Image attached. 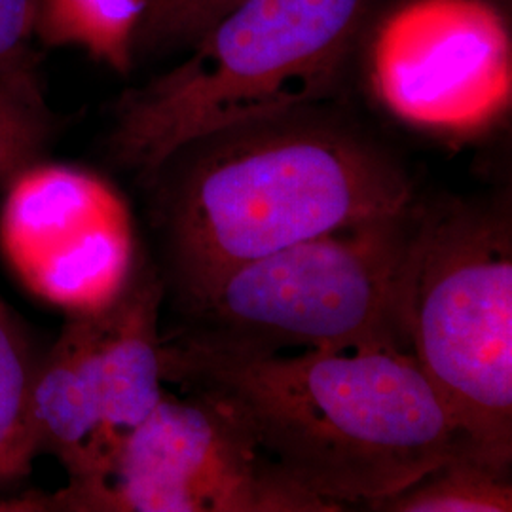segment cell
<instances>
[{"mask_svg": "<svg viewBox=\"0 0 512 512\" xmlns=\"http://www.w3.org/2000/svg\"><path fill=\"white\" fill-rule=\"evenodd\" d=\"M143 184L156 268L177 311L243 264L420 196L399 154L336 101L213 131Z\"/></svg>", "mask_w": 512, "mask_h": 512, "instance_id": "1", "label": "cell"}, {"mask_svg": "<svg viewBox=\"0 0 512 512\" xmlns=\"http://www.w3.org/2000/svg\"><path fill=\"white\" fill-rule=\"evenodd\" d=\"M164 382L220 404L294 484L344 505L397 494L467 444L410 353L296 355L162 334Z\"/></svg>", "mask_w": 512, "mask_h": 512, "instance_id": "2", "label": "cell"}, {"mask_svg": "<svg viewBox=\"0 0 512 512\" xmlns=\"http://www.w3.org/2000/svg\"><path fill=\"white\" fill-rule=\"evenodd\" d=\"M370 0H243L183 63L122 95L110 160L141 183L213 131L332 103Z\"/></svg>", "mask_w": 512, "mask_h": 512, "instance_id": "3", "label": "cell"}, {"mask_svg": "<svg viewBox=\"0 0 512 512\" xmlns=\"http://www.w3.org/2000/svg\"><path fill=\"white\" fill-rule=\"evenodd\" d=\"M408 349L467 446L512 465L509 202L420 198L404 277Z\"/></svg>", "mask_w": 512, "mask_h": 512, "instance_id": "4", "label": "cell"}, {"mask_svg": "<svg viewBox=\"0 0 512 512\" xmlns=\"http://www.w3.org/2000/svg\"><path fill=\"white\" fill-rule=\"evenodd\" d=\"M418 200L403 211L294 243L239 266L179 311L175 332L253 353H410L404 277Z\"/></svg>", "mask_w": 512, "mask_h": 512, "instance_id": "5", "label": "cell"}, {"mask_svg": "<svg viewBox=\"0 0 512 512\" xmlns=\"http://www.w3.org/2000/svg\"><path fill=\"white\" fill-rule=\"evenodd\" d=\"M0 512H336L283 475L220 404L167 397L118 440L109 469Z\"/></svg>", "mask_w": 512, "mask_h": 512, "instance_id": "6", "label": "cell"}, {"mask_svg": "<svg viewBox=\"0 0 512 512\" xmlns=\"http://www.w3.org/2000/svg\"><path fill=\"white\" fill-rule=\"evenodd\" d=\"M368 76L404 124L473 135L511 109V27L490 0H406L378 25Z\"/></svg>", "mask_w": 512, "mask_h": 512, "instance_id": "7", "label": "cell"}, {"mask_svg": "<svg viewBox=\"0 0 512 512\" xmlns=\"http://www.w3.org/2000/svg\"><path fill=\"white\" fill-rule=\"evenodd\" d=\"M2 192L0 253L19 283L67 317L109 308L139 258L118 190L88 169L40 160Z\"/></svg>", "mask_w": 512, "mask_h": 512, "instance_id": "8", "label": "cell"}, {"mask_svg": "<svg viewBox=\"0 0 512 512\" xmlns=\"http://www.w3.org/2000/svg\"><path fill=\"white\" fill-rule=\"evenodd\" d=\"M25 427L33 458L54 456L69 480L107 473L112 446L103 420L88 315H69L57 342L38 359Z\"/></svg>", "mask_w": 512, "mask_h": 512, "instance_id": "9", "label": "cell"}, {"mask_svg": "<svg viewBox=\"0 0 512 512\" xmlns=\"http://www.w3.org/2000/svg\"><path fill=\"white\" fill-rule=\"evenodd\" d=\"M165 287L154 264L137 258L126 289L109 308L88 315L103 420L112 452L165 397L160 311ZM112 456V454H110Z\"/></svg>", "mask_w": 512, "mask_h": 512, "instance_id": "10", "label": "cell"}, {"mask_svg": "<svg viewBox=\"0 0 512 512\" xmlns=\"http://www.w3.org/2000/svg\"><path fill=\"white\" fill-rule=\"evenodd\" d=\"M148 0H37L35 37L52 48H78L116 73H129Z\"/></svg>", "mask_w": 512, "mask_h": 512, "instance_id": "11", "label": "cell"}, {"mask_svg": "<svg viewBox=\"0 0 512 512\" xmlns=\"http://www.w3.org/2000/svg\"><path fill=\"white\" fill-rule=\"evenodd\" d=\"M368 509L384 512H511V473L495 469L463 444L420 480Z\"/></svg>", "mask_w": 512, "mask_h": 512, "instance_id": "12", "label": "cell"}, {"mask_svg": "<svg viewBox=\"0 0 512 512\" xmlns=\"http://www.w3.org/2000/svg\"><path fill=\"white\" fill-rule=\"evenodd\" d=\"M37 365L27 330L0 296V490L33 469L25 416Z\"/></svg>", "mask_w": 512, "mask_h": 512, "instance_id": "13", "label": "cell"}, {"mask_svg": "<svg viewBox=\"0 0 512 512\" xmlns=\"http://www.w3.org/2000/svg\"><path fill=\"white\" fill-rule=\"evenodd\" d=\"M54 133V114L37 73L0 76V190L25 167L42 160Z\"/></svg>", "mask_w": 512, "mask_h": 512, "instance_id": "14", "label": "cell"}, {"mask_svg": "<svg viewBox=\"0 0 512 512\" xmlns=\"http://www.w3.org/2000/svg\"><path fill=\"white\" fill-rule=\"evenodd\" d=\"M243 0H148L135 35L137 50L194 46L203 33Z\"/></svg>", "mask_w": 512, "mask_h": 512, "instance_id": "15", "label": "cell"}, {"mask_svg": "<svg viewBox=\"0 0 512 512\" xmlns=\"http://www.w3.org/2000/svg\"><path fill=\"white\" fill-rule=\"evenodd\" d=\"M37 0H0V76L33 73L29 50L35 37Z\"/></svg>", "mask_w": 512, "mask_h": 512, "instance_id": "16", "label": "cell"}]
</instances>
